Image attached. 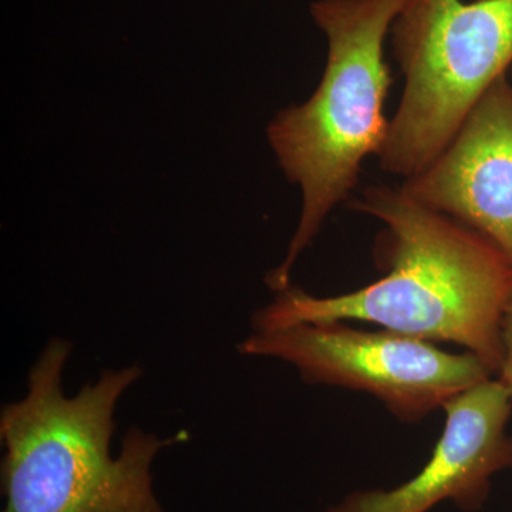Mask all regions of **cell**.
<instances>
[{
    "label": "cell",
    "instance_id": "obj_1",
    "mask_svg": "<svg viewBox=\"0 0 512 512\" xmlns=\"http://www.w3.org/2000/svg\"><path fill=\"white\" fill-rule=\"evenodd\" d=\"M352 208L386 225L379 248L386 274L325 298L291 285L255 313V332L360 320L436 345L454 343L497 375L512 299V265L500 249L402 188L373 185Z\"/></svg>",
    "mask_w": 512,
    "mask_h": 512
},
{
    "label": "cell",
    "instance_id": "obj_2",
    "mask_svg": "<svg viewBox=\"0 0 512 512\" xmlns=\"http://www.w3.org/2000/svg\"><path fill=\"white\" fill-rule=\"evenodd\" d=\"M70 350L67 340H50L30 369L25 399L2 409L3 512H164L151 463L188 434L160 440L131 429L113 458L114 410L141 369L106 370L99 382L66 397L62 373Z\"/></svg>",
    "mask_w": 512,
    "mask_h": 512
},
{
    "label": "cell",
    "instance_id": "obj_8",
    "mask_svg": "<svg viewBox=\"0 0 512 512\" xmlns=\"http://www.w3.org/2000/svg\"><path fill=\"white\" fill-rule=\"evenodd\" d=\"M495 376L512 397V299L503 320V360Z\"/></svg>",
    "mask_w": 512,
    "mask_h": 512
},
{
    "label": "cell",
    "instance_id": "obj_3",
    "mask_svg": "<svg viewBox=\"0 0 512 512\" xmlns=\"http://www.w3.org/2000/svg\"><path fill=\"white\" fill-rule=\"evenodd\" d=\"M406 0H315L313 22L328 40L318 89L301 106L278 113L268 140L282 170L302 190V212L284 262L269 272L276 293L319 234L330 211L348 198L363 161L379 156L390 121L384 104L393 83L384 43Z\"/></svg>",
    "mask_w": 512,
    "mask_h": 512
},
{
    "label": "cell",
    "instance_id": "obj_5",
    "mask_svg": "<svg viewBox=\"0 0 512 512\" xmlns=\"http://www.w3.org/2000/svg\"><path fill=\"white\" fill-rule=\"evenodd\" d=\"M238 350L291 363L305 383L370 394L409 424L494 376L473 353H450L413 336L350 328L340 320L255 332Z\"/></svg>",
    "mask_w": 512,
    "mask_h": 512
},
{
    "label": "cell",
    "instance_id": "obj_7",
    "mask_svg": "<svg viewBox=\"0 0 512 512\" xmlns=\"http://www.w3.org/2000/svg\"><path fill=\"white\" fill-rule=\"evenodd\" d=\"M402 190L488 239L512 265V84L500 77Z\"/></svg>",
    "mask_w": 512,
    "mask_h": 512
},
{
    "label": "cell",
    "instance_id": "obj_6",
    "mask_svg": "<svg viewBox=\"0 0 512 512\" xmlns=\"http://www.w3.org/2000/svg\"><path fill=\"white\" fill-rule=\"evenodd\" d=\"M443 433L416 476L390 490H357L319 512H430L441 503L483 510L491 481L512 468V397L497 379L444 404Z\"/></svg>",
    "mask_w": 512,
    "mask_h": 512
},
{
    "label": "cell",
    "instance_id": "obj_4",
    "mask_svg": "<svg viewBox=\"0 0 512 512\" xmlns=\"http://www.w3.org/2000/svg\"><path fill=\"white\" fill-rule=\"evenodd\" d=\"M389 39L404 89L377 158L386 173L409 178L511 66L512 0H406Z\"/></svg>",
    "mask_w": 512,
    "mask_h": 512
}]
</instances>
